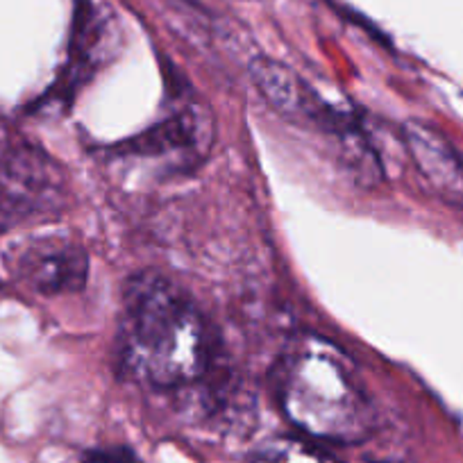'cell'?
I'll return each mask as SVG.
<instances>
[{
    "label": "cell",
    "mask_w": 463,
    "mask_h": 463,
    "mask_svg": "<svg viewBox=\"0 0 463 463\" xmlns=\"http://www.w3.org/2000/svg\"><path fill=\"white\" fill-rule=\"evenodd\" d=\"M123 371L155 391H180L209 375L216 341L209 320L177 284L164 275L137 273L123 288Z\"/></svg>",
    "instance_id": "cell-1"
},
{
    "label": "cell",
    "mask_w": 463,
    "mask_h": 463,
    "mask_svg": "<svg viewBox=\"0 0 463 463\" xmlns=\"http://www.w3.org/2000/svg\"><path fill=\"white\" fill-rule=\"evenodd\" d=\"M284 418L309 440L357 445L375 430V407L350 359L327 338H293L273 371Z\"/></svg>",
    "instance_id": "cell-2"
},
{
    "label": "cell",
    "mask_w": 463,
    "mask_h": 463,
    "mask_svg": "<svg viewBox=\"0 0 463 463\" xmlns=\"http://www.w3.org/2000/svg\"><path fill=\"white\" fill-rule=\"evenodd\" d=\"M250 78L275 114L334 139L343 166L359 184L371 186L382 180L377 150L354 116L325 102L300 75L270 57L260 55L250 61Z\"/></svg>",
    "instance_id": "cell-3"
},
{
    "label": "cell",
    "mask_w": 463,
    "mask_h": 463,
    "mask_svg": "<svg viewBox=\"0 0 463 463\" xmlns=\"http://www.w3.org/2000/svg\"><path fill=\"white\" fill-rule=\"evenodd\" d=\"M69 204L60 164L10 126L0 123V232L48 221Z\"/></svg>",
    "instance_id": "cell-4"
},
{
    "label": "cell",
    "mask_w": 463,
    "mask_h": 463,
    "mask_svg": "<svg viewBox=\"0 0 463 463\" xmlns=\"http://www.w3.org/2000/svg\"><path fill=\"white\" fill-rule=\"evenodd\" d=\"M12 270L33 291L60 296L84 288L89 279V255L69 237H34L14 248Z\"/></svg>",
    "instance_id": "cell-5"
},
{
    "label": "cell",
    "mask_w": 463,
    "mask_h": 463,
    "mask_svg": "<svg viewBox=\"0 0 463 463\" xmlns=\"http://www.w3.org/2000/svg\"><path fill=\"white\" fill-rule=\"evenodd\" d=\"M212 144V121L207 111L195 102L191 93L175 91V105L171 114L162 118L159 126L146 132L137 144L141 155L153 157H173L177 164L194 166L195 159H203Z\"/></svg>",
    "instance_id": "cell-6"
},
{
    "label": "cell",
    "mask_w": 463,
    "mask_h": 463,
    "mask_svg": "<svg viewBox=\"0 0 463 463\" xmlns=\"http://www.w3.org/2000/svg\"><path fill=\"white\" fill-rule=\"evenodd\" d=\"M404 146L418 171L448 198L463 203V157L425 123L404 126Z\"/></svg>",
    "instance_id": "cell-7"
},
{
    "label": "cell",
    "mask_w": 463,
    "mask_h": 463,
    "mask_svg": "<svg viewBox=\"0 0 463 463\" xmlns=\"http://www.w3.org/2000/svg\"><path fill=\"white\" fill-rule=\"evenodd\" d=\"M252 463H338L336 458L314 440L293 439V436H279V439L266 440L252 457Z\"/></svg>",
    "instance_id": "cell-8"
},
{
    "label": "cell",
    "mask_w": 463,
    "mask_h": 463,
    "mask_svg": "<svg viewBox=\"0 0 463 463\" xmlns=\"http://www.w3.org/2000/svg\"><path fill=\"white\" fill-rule=\"evenodd\" d=\"M89 463H137L126 449H116V452H109V449H102V452H93L87 457Z\"/></svg>",
    "instance_id": "cell-9"
}]
</instances>
